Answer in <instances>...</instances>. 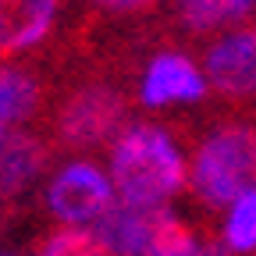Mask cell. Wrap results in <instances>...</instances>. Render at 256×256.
<instances>
[{"instance_id": "cell-12", "label": "cell", "mask_w": 256, "mask_h": 256, "mask_svg": "<svg viewBox=\"0 0 256 256\" xmlns=\"http://www.w3.org/2000/svg\"><path fill=\"white\" fill-rule=\"evenodd\" d=\"M224 246L232 252H252L256 249V188L232 203L228 224H224Z\"/></svg>"}, {"instance_id": "cell-4", "label": "cell", "mask_w": 256, "mask_h": 256, "mask_svg": "<svg viewBox=\"0 0 256 256\" xmlns=\"http://www.w3.org/2000/svg\"><path fill=\"white\" fill-rule=\"evenodd\" d=\"M46 203L60 220H68L72 228H78V224L100 220L110 210V182L92 164L75 160V164H68L64 171L54 174Z\"/></svg>"}, {"instance_id": "cell-7", "label": "cell", "mask_w": 256, "mask_h": 256, "mask_svg": "<svg viewBox=\"0 0 256 256\" xmlns=\"http://www.w3.org/2000/svg\"><path fill=\"white\" fill-rule=\"evenodd\" d=\"M139 96H142L146 107H164V104H178V100L192 104V100H203L206 96V82L188 57L160 54V57L150 60Z\"/></svg>"}, {"instance_id": "cell-11", "label": "cell", "mask_w": 256, "mask_h": 256, "mask_svg": "<svg viewBox=\"0 0 256 256\" xmlns=\"http://www.w3.org/2000/svg\"><path fill=\"white\" fill-rule=\"evenodd\" d=\"M178 11H182V22L188 28L206 32V28H217V25L249 18L256 11V4L252 0H188V4H182Z\"/></svg>"}, {"instance_id": "cell-14", "label": "cell", "mask_w": 256, "mask_h": 256, "mask_svg": "<svg viewBox=\"0 0 256 256\" xmlns=\"http://www.w3.org/2000/svg\"><path fill=\"white\" fill-rule=\"evenodd\" d=\"M192 256H228V246L224 242H196V252Z\"/></svg>"}, {"instance_id": "cell-5", "label": "cell", "mask_w": 256, "mask_h": 256, "mask_svg": "<svg viewBox=\"0 0 256 256\" xmlns=\"http://www.w3.org/2000/svg\"><path fill=\"white\" fill-rule=\"evenodd\" d=\"M206 75L228 96L256 92V28L232 32L220 43H214L206 54Z\"/></svg>"}, {"instance_id": "cell-2", "label": "cell", "mask_w": 256, "mask_h": 256, "mask_svg": "<svg viewBox=\"0 0 256 256\" xmlns=\"http://www.w3.org/2000/svg\"><path fill=\"white\" fill-rule=\"evenodd\" d=\"M192 188L210 206H228L256 188V132L228 124L214 132L192 160Z\"/></svg>"}, {"instance_id": "cell-13", "label": "cell", "mask_w": 256, "mask_h": 256, "mask_svg": "<svg viewBox=\"0 0 256 256\" xmlns=\"http://www.w3.org/2000/svg\"><path fill=\"white\" fill-rule=\"evenodd\" d=\"M40 256H104L100 242L86 228H64L57 235H50L40 249Z\"/></svg>"}, {"instance_id": "cell-6", "label": "cell", "mask_w": 256, "mask_h": 256, "mask_svg": "<svg viewBox=\"0 0 256 256\" xmlns=\"http://www.w3.org/2000/svg\"><path fill=\"white\" fill-rule=\"evenodd\" d=\"M164 206H132V203H114L100 220H96V242L104 252L114 256H146L153 224Z\"/></svg>"}, {"instance_id": "cell-8", "label": "cell", "mask_w": 256, "mask_h": 256, "mask_svg": "<svg viewBox=\"0 0 256 256\" xmlns=\"http://www.w3.org/2000/svg\"><path fill=\"white\" fill-rule=\"evenodd\" d=\"M54 14V0H0V57L36 46L50 32Z\"/></svg>"}, {"instance_id": "cell-10", "label": "cell", "mask_w": 256, "mask_h": 256, "mask_svg": "<svg viewBox=\"0 0 256 256\" xmlns=\"http://www.w3.org/2000/svg\"><path fill=\"white\" fill-rule=\"evenodd\" d=\"M40 104V82L28 72L0 68V142L11 136V124L28 118Z\"/></svg>"}, {"instance_id": "cell-9", "label": "cell", "mask_w": 256, "mask_h": 256, "mask_svg": "<svg viewBox=\"0 0 256 256\" xmlns=\"http://www.w3.org/2000/svg\"><path fill=\"white\" fill-rule=\"evenodd\" d=\"M43 164H46V146L28 132H11L0 142V200L18 196L40 174Z\"/></svg>"}, {"instance_id": "cell-1", "label": "cell", "mask_w": 256, "mask_h": 256, "mask_svg": "<svg viewBox=\"0 0 256 256\" xmlns=\"http://www.w3.org/2000/svg\"><path fill=\"white\" fill-rule=\"evenodd\" d=\"M110 174L121 203L132 206H160L182 188L185 164L171 136L153 124H136L110 150Z\"/></svg>"}, {"instance_id": "cell-3", "label": "cell", "mask_w": 256, "mask_h": 256, "mask_svg": "<svg viewBox=\"0 0 256 256\" xmlns=\"http://www.w3.org/2000/svg\"><path fill=\"white\" fill-rule=\"evenodd\" d=\"M124 121V96L107 86H86L64 100L57 114V136L68 146H96Z\"/></svg>"}]
</instances>
